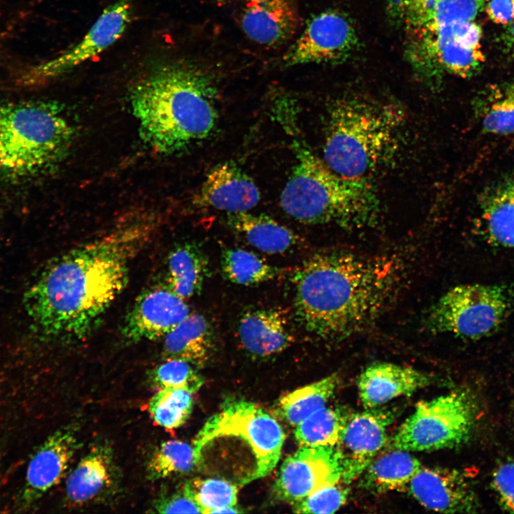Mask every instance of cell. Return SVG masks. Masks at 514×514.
<instances>
[{"label":"cell","instance_id":"6da1fadb","mask_svg":"<svg viewBox=\"0 0 514 514\" xmlns=\"http://www.w3.org/2000/svg\"><path fill=\"white\" fill-rule=\"evenodd\" d=\"M156 223L148 218L124 223L50 261L23 298L40 337L87 336L126 288L131 263L148 243Z\"/></svg>","mask_w":514,"mask_h":514},{"label":"cell","instance_id":"7a4b0ae2","mask_svg":"<svg viewBox=\"0 0 514 514\" xmlns=\"http://www.w3.org/2000/svg\"><path fill=\"white\" fill-rule=\"evenodd\" d=\"M400 267L384 257L320 252L295 271L294 309L308 333L343 339L371 324L395 295Z\"/></svg>","mask_w":514,"mask_h":514},{"label":"cell","instance_id":"3957f363","mask_svg":"<svg viewBox=\"0 0 514 514\" xmlns=\"http://www.w3.org/2000/svg\"><path fill=\"white\" fill-rule=\"evenodd\" d=\"M216 97L208 73L178 61L154 66L130 95L141 137L166 154L183 151L211 135L218 121Z\"/></svg>","mask_w":514,"mask_h":514},{"label":"cell","instance_id":"277c9868","mask_svg":"<svg viewBox=\"0 0 514 514\" xmlns=\"http://www.w3.org/2000/svg\"><path fill=\"white\" fill-rule=\"evenodd\" d=\"M292 147L296 161L280 196L287 215L303 224L333 223L348 229L378 222L381 203L370 179L338 174L298 138Z\"/></svg>","mask_w":514,"mask_h":514},{"label":"cell","instance_id":"5b68a950","mask_svg":"<svg viewBox=\"0 0 514 514\" xmlns=\"http://www.w3.org/2000/svg\"><path fill=\"white\" fill-rule=\"evenodd\" d=\"M402 120L392 105L358 97L337 99L328 108L324 162L343 177L370 179L393 156Z\"/></svg>","mask_w":514,"mask_h":514},{"label":"cell","instance_id":"8992f818","mask_svg":"<svg viewBox=\"0 0 514 514\" xmlns=\"http://www.w3.org/2000/svg\"><path fill=\"white\" fill-rule=\"evenodd\" d=\"M74 140V127L57 104L0 101L1 176L23 181L46 174L67 156Z\"/></svg>","mask_w":514,"mask_h":514},{"label":"cell","instance_id":"52a82bcc","mask_svg":"<svg viewBox=\"0 0 514 514\" xmlns=\"http://www.w3.org/2000/svg\"><path fill=\"white\" fill-rule=\"evenodd\" d=\"M513 306L508 287L468 283L455 286L428 309L424 326L432 333H449L476 340L495 333Z\"/></svg>","mask_w":514,"mask_h":514},{"label":"cell","instance_id":"ba28073f","mask_svg":"<svg viewBox=\"0 0 514 514\" xmlns=\"http://www.w3.org/2000/svg\"><path fill=\"white\" fill-rule=\"evenodd\" d=\"M478 414L475 400L465 391L421 401L395 433L390 445L407 451L457 447L470 438Z\"/></svg>","mask_w":514,"mask_h":514},{"label":"cell","instance_id":"9c48e42d","mask_svg":"<svg viewBox=\"0 0 514 514\" xmlns=\"http://www.w3.org/2000/svg\"><path fill=\"white\" fill-rule=\"evenodd\" d=\"M241 438L250 446L256 466L242 484L265 477L276 466L285 440L281 425L255 404L236 400L223 407L207 420L196 434L193 446L202 458L203 450L221 437Z\"/></svg>","mask_w":514,"mask_h":514},{"label":"cell","instance_id":"30bf717a","mask_svg":"<svg viewBox=\"0 0 514 514\" xmlns=\"http://www.w3.org/2000/svg\"><path fill=\"white\" fill-rule=\"evenodd\" d=\"M342 457L336 446H302L281 466L274 493L292 505L341 480Z\"/></svg>","mask_w":514,"mask_h":514},{"label":"cell","instance_id":"8fae6325","mask_svg":"<svg viewBox=\"0 0 514 514\" xmlns=\"http://www.w3.org/2000/svg\"><path fill=\"white\" fill-rule=\"evenodd\" d=\"M356 43L348 19L337 11H325L308 20L283 56L282 63L284 66H293L339 62L348 56Z\"/></svg>","mask_w":514,"mask_h":514},{"label":"cell","instance_id":"7c38bea8","mask_svg":"<svg viewBox=\"0 0 514 514\" xmlns=\"http://www.w3.org/2000/svg\"><path fill=\"white\" fill-rule=\"evenodd\" d=\"M132 8V0H116L108 6L80 41L36 67L29 80L33 83L51 80L102 53L125 32Z\"/></svg>","mask_w":514,"mask_h":514},{"label":"cell","instance_id":"4fadbf2b","mask_svg":"<svg viewBox=\"0 0 514 514\" xmlns=\"http://www.w3.org/2000/svg\"><path fill=\"white\" fill-rule=\"evenodd\" d=\"M190 314L185 300L166 283L141 293L122 324L121 333L126 341L136 343L163 338Z\"/></svg>","mask_w":514,"mask_h":514},{"label":"cell","instance_id":"5bb4252c","mask_svg":"<svg viewBox=\"0 0 514 514\" xmlns=\"http://www.w3.org/2000/svg\"><path fill=\"white\" fill-rule=\"evenodd\" d=\"M348 415L338 443L342 457L341 480L348 484L363 474L387 440L393 415L376 408Z\"/></svg>","mask_w":514,"mask_h":514},{"label":"cell","instance_id":"9a60e30c","mask_svg":"<svg viewBox=\"0 0 514 514\" xmlns=\"http://www.w3.org/2000/svg\"><path fill=\"white\" fill-rule=\"evenodd\" d=\"M79 446L76 429L70 425L43 442L29 463L20 496L22 505L35 502L63 479Z\"/></svg>","mask_w":514,"mask_h":514},{"label":"cell","instance_id":"2e32d148","mask_svg":"<svg viewBox=\"0 0 514 514\" xmlns=\"http://www.w3.org/2000/svg\"><path fill=\"white\" fill-rule=\"evenodd\" d=\"M408 487L418 503L435 511L474 513L480 507L470 481L455 469L421 468Z\"/></svg>","mask_w":514,"mask_h":514},{"label":"cell","instance_id":"e0dca14e","mask_svg":"<svg viewBox=\"0 0 514 514\" xmlns=\"http://www.w3.org/2000/svg\"><path fill=\"white\" fill-rule=\"evenodd\" d=\"M260 198V191L253 178L235 163L224 162L207 174L196 202L201 206L233 213L249 211Z\"/></svg>","mask_w":514,"mask_h":514},{"label":"cell","instance_id":"ac0fdd59","mask_svg":"<svg viewBox=\"0 0 514 514\" xmlns=\"http://www.w3.org/2000/svg\"><path fill=\"white\" fill-rule=\"evenodd\" d=\"M298 23L296 0H248L241 21L251 40L268 47L286 42Z\"/></svg>","mask_w":514,"mask_h":514},{"label":"cell","instance_id":"d6986e66","mask_svg":"<svg viewBox=\"0 0 514 514\" xmlns=\"http://www.w3.org/2000/svg\"><path fill=\"white\" fill-rule=\"evenodd\" d=\"M431 382L428 375L410 367L378 363L360 375L358 389L362 404L373 408L403 395H411Z\"/></svg>","mask_w":514,"mask_h":514},{"label":"cell","instance_id":"ffe728a7","mask_svg":"<svg viewBox=\"0 0 514 514\" xmlns=\"http://www.w3.org/2000/svg\"><path fill=\"white\" fill-rule=\"evenodd\" d=\"M238 335L246 351L256 358L278 354L293 342L285 313L274 308L246 311L238 321Z\"/></svg>","mask_w":514,"mask_h":514},{"label":"cell","instance_id":"44dd1931","mask_svg":"<svg viewBox=\"0 0 514 514\" xmlns=\"http://www.w3.org/2000/svg\"><path fill=\"white\" fill-rule=\"evenodd\" d=\"M113 453L98 445L81 459L66 481V499L72 506L90 503L106 494L116 480Z\"/></svg>","mask_w":514,"mask_h":514},{"label":"cell","instance_id":"7402d4cb","mask_svg":"<svg viewBox=\"0 0 514 514\" xmlns=\"http://www.w3.org/2000/svg\"><path fill=\"white\" fill-rule=\"evenodd\" d=\"M478 211L485 238L494 245L514 248V170L482 191Z\"/></svg>","mask_w":514,"mask_h":514},{"label":"cell","instance_id":"603a6c76","mask_svg":"<svg viewBox=\"0 0 514 514\" xmlns=\"http://www.w3.org/2000/svg\"><path fill=\"white\" fill-rule=\"evenodd\" d=\"M163 339L165 359H178L196 366L208 361L213 346L211 326L199 313H190Z\"/></svg>","mask_w":514,"mask_h":514},{"label":"cell","instance_id":"cb8c5ba5","mask_svg":"<svg viewBox=\"0 0 514 514\" xmlns=\"http://www.w3.org/2000/svg\"><path fill=\"white\" fill-rule=\"evenodd\" d=\"M227 223L250 245L266 253H284L301 242L293 231L264 214L228 213Z\"/></svg>","mask_w":514,"mask_h":514},{"label":"cell","instance_id":"d4e9b609","mask_svg":"<svg viewBox=\"0 0 514 514\" xmlns=\"http://www.w3.org/2000/svg\"><path fill=\"white\" fill-rule=\"evenodd\" d=\"M208 273V259L196 244L181 243L169 252L166 283L184 300L200 293Z\"/></svg>","mask_w":514,"mask_h":514},{"label":"cell","instance_id":"484cf974","mask_svg":"<svg viewBox=\"0 0 514 514\" xmlns=\"http://www.w3.org/2000/svg\"><path fill=\"white\" fill-rule=\"evenodd\" d=\"M420 34L430 57L434 58L440 68L451 74L461 78L471 77L485 63L481 48H469L461 44L443 28Z\"/></svg>","mask_w":514,"mask_h":514},{"label":"cell","instance_id":"4316f807","mask_svg":"<svg viewBox=\"0 0 514 514\" xmlns=\"http://www.w3.org/2000/svg\"><path fill=\"white\" fill-rule=\"evenodd\" d=\"M473 109L484 133L514 136V88L511 82L493 85L480 93Z\"/></svg>","mask_w":514,"mask_h":514},{"label":"cell","instance_id":"83f0119b","mask_svg":"<svg viewBox=\"0 0 514 514\" xmlns=\"http://www.w3.org/2000/svg\"><path fill=\"white\" fill-rule=\"evenodd\" d=\"M408 451L394 449L374 458L363 473L362 485L376 493L403 489L421 468Z\"/></svg>","mask_w":514,"mask_h":514},{"label":"cell","instance_id":"f1b7e54d","mask_svg":"<svg viewBox=\"0 0 514 514\" xmlns=\"http://www.w3.org/2000/svg\"><path fill=\"white\" fill-rule=\"evenodd\" d=\"M488 0H432L408 20L417 31L428 32L440 27L473 21Z\"/></svg>","mask_w":514,"mask_h":514},{"label":"cell","instance_id":"f546056e","mask_svg":"<svg viewBox=\"0 0 514 514\" xmlns=\"http://www.w3.org/2000/svg\"><path fill=\"white\" fill-rule=\"evenodd\" d=\"M338 383L337 374L296 389L281 398L277 413L287 423L296 426L316 410L325 407Z\"/></svg>","mask_w":514,"mask_h":514},{"label":"cell","instance_id":"4dcf8cb0","mask_svg":"<svg viewBox=\"0 0 514 514\" xmlns=\"http://www.w3.org/2000/svg\"><path fill=\"white\" fill-rule=\"evenodd\" d=\"M223 277L241 286L257 285L274 278L279 270L256 253L241 248H225L221 256Z\"/></svg>","mask_w":514,"mask_h":514},{"label":"cell","instance_id":"1f68e13d","mask_svg":"<svg viewBox=\"0 0 514 514\" xmlns=\"http://www.w3.org/2000/svg\"><path fill=\"white\" fill-rule=\"evenodd\" d=\"M348 417L338 408L325 406L296 425V439L301 446H335Z\"/></svg>","mask_w":514,"mask_h":514},{"label":"cell","instance_id":"d6a6232c","mask_svg":"<svg viewBox=\"0 0 514 514\" xmlns=\"http://www.w3.org/2000/svg\"><path fill=\"white\" fill-rule=\"evenodd\" d=\"M193 445L178 440L162 442L151 455L146 470L150 480L192 471L201 462Z\"/></svg>","mask_w":514,"mask_h":514},{"label":"cell","instance_id":"836d02e7","mask_svg":"<svg viewBox=\"0 0 514 514\" xmlns=\"http://www.w3.org/2000/svg\"><path fill=\"white\" fill-rule=\"evenodd\" d=\"M193 395L183 388L158 390L148 401V413L153 421L164 428H179L186 423L192 412Z\"/></svg>","mask_w":514,"mask_h":514},{"label":"cell","instance_id":"e575fe53","mask_svg":"<svg viewBox=\"0 0 514 514\" xmlns=\"http://www.w3.org/2000/svg\"><path fill=\"white\" fill-rule=\"evenodd\" d=\"M201 513H219L224 508L236 506V485L221 479H193L186 483Z\"/></svg>","mask_w":514,"mask_h":514},{"label":"cell","instance_id":"d590c367","mask_svg":"<svg viewBox=\"0 0 514 514\" xmlns=\"http://www.w3.org/2000/svg\"><path fill=\"white\" fill-rule=\"evenodd\" d=\"M151 385L158 390L166 388L186 389L195 393L202 386V377L191 363L178 360L166 358L148 373Z\"/></svg>","mask_w":514,"mask_h":514},{"label":"cell","instance_id":"8d00e7d4","mask_svg":"<svg viewBox=\"0 0 514 514\" xmlns=\"http://www.w3.org/2000/svg\"><path fill=\"white\" fill-rule=\"evenodd\" d=\"M339 482L319 489L294 503L293 511L318 514L336 512L346 503L348 496V489Z\"/></svg>","mask_w":514,"mask_h":514},{"label":"cell","instance_id":"74e56055","mask_svg":"<svg viewBox=\"0 0 514 514\" xmlns=\"http://www.w3.org/2000/svg\"><path fill=\"white\" fill-rule=\"evenodd\" d=\"M492 487L500 506L514 513V461L504 462L495 468Z\"/></svg>","mask_w":514,"mask_h":514},{"label":"cell","instance_id":"f35d334b","mask_svg":"<svg viewBox=\"0 0 514 514\" xmlns=\"http://www.w3.org/2000/svg\"><path fill=\"white\" fill-rule=\"evenodd\" d=\"M154 508L161 513H201L186 483L178 491L158 498Z\"/></svg>","mask_w":514,"mask_h":514},{"label":"cell","instance_id":"ab89813d","mask_svg":"<svg viewBox=\"0 0 514 514\" xmlns=\"http://www.w3.org/2000/svg\"><path fill=\"white\" fill-rule=\"evenodd\" d=\"M485 10L495 24L507 26L514 21V0H488Z\"/></svg>","mask_w":514,"mask_h":514},{"label":"cell","instance_id":"60d3db41","mask_svg":"<svg viewBox=\"0 0 514 514\" xmlns=\"http://www.w3.org/2000/svg\"><path fill=\"white\" fill-rule=\"evenodd\" d=\"M499 41L503 52L514 61V21L506 26Z\"/></svg>","mask_w":514,"mask_h":514},{"label":"cell","instance_id":"b9f144b4","mask_svg":"<svg viewBox=\"0 0 514 514\" xmlns=\"http://www.w3.org/2000/svg\"><path fill=\"white\" fill-rule=\"evenodd\" d=\"M432 0H410L409 8H419Z\"/></svg>","mask_w":514,"mask_h":514},{"label":"cell","instance_id":"7bdbcfd3","mask_svg":"<svg viewBox=\"0 0 514 514\" xmlns=\"http://www.w3.org/2000/svg\"><path fill=\"white\" fill-rule=\"evenodd\" d=\"M213 1H214L217 4H227V3H229L231 1H248V0H213Z\"/></svg>","mask_w":514,"mask_h":514},{"label":"cell","instance_id":"ee69618b","mask_svg":"<svg viewBox=\"0 0 514 514\" xmlns=\"http://www.w3.org/2000/svg\"><path fill=\"white\" fill-rule=\"evenodd\" d=\"M511 84H512V85H513V88H514V81H512Z\"/></svg>","mask_w":514,"mask_h":514}]
</instances>
